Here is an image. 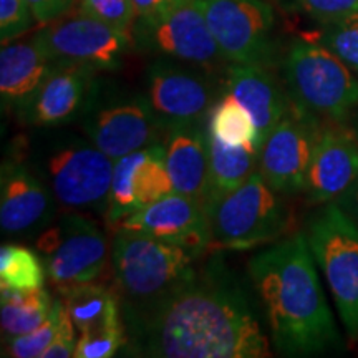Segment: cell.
<instances>
[{
  "label": "cell",
  "instance_id": "obj_1",
  "mask_svg": "<svg viewBox=\"0 0 358 358\" xmlns=\"http://www.w3.org/2000/svg\"><path fill=\"white\" fill-rule=\"evenodd\" d=\"M131 355L159 358H266L271 345L248 290L221 254L128 320Z\"/></svg>",
  "mask_w": 358,
  "mask_h": 358
},
{
  "label": "cell",
  "instance_id": "obj_2",
  "mask_svg": "<svg viewBox=\"0 0 358 358\" xmlns=\"http://www.w3.org/2000/svg\"><path fill=\"white\" fill-rule=\"evenodd\" d=\"M272 343L280 355L312 357L342 350L306 232L275 241L249 261Z\"/></svg>",
  "mask_w": 358,
  "mask_h": 358
},
{
  "label": "cell",
  "instance_id": "obj_3",
  "mask_svg": "<svg viewBox=\"0 0 358 358\" xmlns=\"http://www.w3.org/2000/svg\"><path fill=\"white\" fill-rule=\"evenodd\" d=\"M201 259L182 245L136 231L116 229L111 262L124 320L136 319L181 285Z\"/></svg>",
  "mask_w": 358,
  "mask_h": 358
},
{
  "label": "cell",
  "instance_id": "obj_4",
  "mask_svg": "<svg viewBox=\"0 0 358 358\" xmlns=\"http://www.w3.org/2000/svg\"><path fill=\"white\" fill-rule=\"evenodd\" d=\"M290 101L327 123H345L358 110V75L317 40H294L284 57Z\"/></svg>",
  "mask_w": 358,
  "mask_h": 358
},
{
  "label": "cell",
  "instance_id": "obj_5",
  "mask_svg": "<svg viewBox=\"0 0 358 358\" xmlns=\"http://www.w3.org/2000/svg\"><path fill=\"white\" fill-rule=\"evenodd\" d=\"M213 244L232 250L274 244L290 227V211L280 192L256 173L229 192L206 201Z\"/></svg>",
  "mask_w": 358,
  "mask_h": 358
},
{
  "label": "cell",
  "instance_id": "obj_6",
  "mask_svg": "<svg viewBox=\"0 0 358 358\" xmlns=\"http://www.w3.org/2000/svg\"><path fill=\"white\" fill-rule=\"evenodd\" d=\"M306 237L347 337L358 342V224L337 203H327L308 219Z\"/></svg>",
  "mask_w": 358,
  "mask_h": 358
},
{
  "label": "cell",
  "instance_id": "obj_7",
  "mask_svg": "<svg viewBox=\"0 0 358 358\" xmlns=\"http://www.w3.org/2000/svg\"><path fill=\"white\" fill-rule=\"evenodd\" d=\"M47 275L60 290L93 282L105 271L108 243L96 222L66 213L37 239Z\"/></svg>",
  "mask_w": 358,
  "mask_h": 358
},
{
  "label": "cell",
  "instance_id": "obj_8",
  "mask_svg": "<svg viewBox=\"0 0 358 358\" xmlns=\"http://www.w3.org/2000/svg\"><path fill=\"white\" fill-rule=\"evenodd\" d=\"M113 166L115 159L92 141L73 140L55 145L45 156V182L62 208L105 213Z\"/></svg>",
  "mask_w": 358,
  "mask_h": 358
},
{
  "label": "cell",
  "instance_id": "obj_9",
  "mask_svg": "<svg viewBox=\"0 0 358 358\" xmlns=\"http://www.w3.org/2000/svg\"><path fill=\"white\" fill-rule=\"evenodd\" d=\"M196 3L227 62L271 64L275 15L266 0H196Z\"/></svg>",
  "mask_w": 358,
  "mask_h": 358
},
{
  "label": "cell",
  "instance_id": "obj_10",
  "mask_svg": "<svg viewBox=\"0 0 358 358\" xmlns=\"http://www.w3.org/2000/svg\"><path fill=\"white\" fill-rule=\"evenodd\" d=\"M324 128L320 118L290 101L287 113L267 134L259 150V173L280 194L306 189L313 150Z\"/></svg>",
  "mask_w": 358,
  "mask_h": 358
},
{
  "label": "cell",
  "instance_id": "obj_11",
  "mask_svg": "<svg viewBox=\"0 0 358 358\" xmlns=\"http://www.w3.org/2000/svg\"><path fill=\"white\" fill-rule=\"evenodd\" d=\"M35 37L55 64L92 70L118 69L131 47V35L85 13L52 20Z\"/></svg>",
  "mask_w": 358,
  "mask_h": 358
},
{
  "label": "cell",
  "instance_id": "obj_12",
  "mask_svg": "<svg viewBox=\"0 0 358 358\" xmlns=\"http://www.w3.org/2000/svg\"><path fill=\"white\" fill-rule=\"evenodd\" d=\"M133 34L141 48L201 69H213L226 60L196 0L153 20H140Z\"/></svg>",
  "mask_w": 358,
  "mask_h": 358
},
{
  "label": "cell",
  "instance_id": "obj_13",
  "mask_svg": "<svg viewBox=\"0 0 358 358\" xmlns=\"http://www.w3.org/2000/svg\"><path fill=\"white\" fill-rule=\"evenodd\" d=\"M146 98L163 131L201 124L214 106V90L204 75L159 58L146 71Z\"/></svg>",
  "mask_w": 358,
  "mask_h": 358
},
{
  "label": "cell",
  "instance_id": "obj_14",
  "mask_svg": "<svg viewBox=\"0 0 358 358\" xmlns=\"http://www.w3.org/2000/svg\"><path fill=\"white\" fill-rule=\"evenodd\" d=\"M83 128L98 150L118 159L158 140V120L146 95H128L85 110Z\"/></svg>",
  "mask_w": 358,
  "mask_h": 358
},
{
  "label": "cell",
  "instance_id": "obj_15",
  "mask_svg": "<svg viewBox=\"0 0 358 358\" xmlns=\"http://www.w3.org/2000/svg\"><path fill=\"white\" fill-rule=\"evenodd\" d=\"M118 229L136 231L189 249L203 257L213 244L209 219L201 201L171 192L120 221Z\"/></svg>",
  "mask_w": 358,
  "mask_h": 358
},
{
  "label": "cell",
  "instance_id": "obj_16",
  "mask_svg": "<svg viewBox=\"0 0 358 358\" xmlns=\"http://www.w3.org/2000/svg\"><path fill=\"white\" fill-rule=\"evenodd\" d=\"M358 179V140L343 123L324 124L308 166L303 194L312 204L335 203Z\"/></svg>",
  "mask_w": 358,
  "mask_h": 358
},
{
  "label": "cell",
  "instance_id": "obj_17",
  "mask_svg": "<svg viewBox=\"0 0 358 358\" xmlns=\"http://www.w3.org/2000/svg\"><path fill=\"white\" fill-rule=\"evenodd\" d=\"M55 196L19 159H6L0 171V229L22 236L42 229L55 213Z\"/></svg>",
  "mask_w": 358,
  "mask_h": 358
},
{
  "label": "cell",
  "instance_id": "obj_18",
  "mask_svg": "<svg viewBox=\"0 0 358 358\" xmlns=\"http://www.w3.org/2000/svg\"><path fill=\"white\" fill-rule=\"evenodd\" d=\"M87 66L55 64L37 96L25 111V118L35 127H60L70 123L87 110L92 73Z\"/></svg>",
  "mask_w": 358,
  "mask_h": 358
},
{
  "label": "cell",
  "instance_id": "obj_19",
  "mask_svg": "<svg viewBox=\"0 0 358 358\" xmlns=\"http://www.w3.org/2000/svg\"><path fill=\"white\" fill-rule=\"evenodd\" d=\"M224 92L234 96L252 116L261 145L290 106L289 95H285L264 65L232 64L227 66Z\"/></svg>",
  "mask_w": 358,
  "mask_h": 358
},
{
  "label": "cell",
  "instance_id": "obj_20",
  "mask_svg": "<svg viewBox=\"0 0 358 358\" xmlns=\"http://www.w3.org/2000/svg\"><path fill=\"white\" fill-rule=\"evenodd\" d=\"M55 62L35 37L3 45L0 52V96L3 110L25 113L37 96Z\"/></svg>",
  "mask_w": 358,
  "mask_h": 358
},
{
  "label": "cell",
  "instance_id": "obj_21",
  "mask_svg": "<svg viewBox=\"0 0 358 358\" xmlns=\"http://www.w3.org/2000/svg\"><path fill=\"white\" fill-rule=\"evenodd\" d=\"M164 161L174 192L189 196L204 204L211 169L209 128L204 129L201 124H192L168 131Z\"/></svg>",
  "mask_w": 358,
  "mask_h": 358
},
{
  "label": "cell",
  "instance_id": "obj_22",
  "mask_svg": "<svg viewBox=\"0 0 358 358\" xmlns=\"http://www.w3.org/2000/svg\"><path fill=\"white\" fill-rule=\"evenodd\" d=\"M53 307L48 290L2 287L0 292V324L3 342L37 329L47 320Z\"/></svg>",
  "mask_w": 358,
  "mask_h": 358
},
{
  "label": "cell",
  "instance_id": "obj_23",
  "mask_svg": "<svg viewBox=\"0 0 358 358\" xmlns=\"http://www.w3.org/2000/svg\"><path fill=\"white\" fill-rule=\"evenodd\" d=\"M211 169L206 201L239 187L259 168V153L248 145H229L209 133ZM204 201V204H206Z\"/></svg>",
  "mask_w": 358,
  "mask_h": 358
},
{
  "label": "cell",
  "instance_id": "obj_24",
  "mask_svg": "<svg viewBox=\"0 0 358 358\" xmlns=\"http://www.w3.org/2000/svg\"><path fill=\"white\" fill-rule=\"evenodd\" d=\"M66 310L80 334L120 322L118 299L111 290L92 282L62 290Z\"/></svg>",
  "mask_w": 358,
  "mask_h": 358
},
{
  "label": "cell",
  "instance_id": "obj_25",
  "mask_svg": "<svg viewBox=\"0 0 358 358\" xmlns=\"http://www.w3.org/2000/svg\"><path fill=\"white\" fill-rule=\"evenodd\" d=\"M209 133L229 145H248L261 150V138L249 111L229 93L214 103L209 113Z\"/></svg>",
  "mask_w": 358,
  "mask_h": 358
},
{
  "label": "cell",
  "instance_id": "obj_26",
  "mask_svg": "<svg viewBox=\"0 0 358 358\" xmlns=\"http://www.w3.org/2000/svg\"><path fill=\"white\" fill-rule=\"evenodd\" d=\"M133 192L138 209L153 204L174 192V186L164 161V146L159 143L146 148L145 158L140 161L133 176Z\"/></svg>",
  "mask_w": 358,
  "mask_h": 358
},
{
  "label": "cell",
  "instance_id": "obj_27",
  "mask_svg": "<svg viewBox=\"0 0 358 358\" xmlns=\"http://www.w3.org/2000/svg\"><path fill=\"white\" fill-rule=\"evenodd\" d=\"M45 266L40 254L22 245L3 244L0 249L2 287L38 289L45 284Z\"/></svg>",
  "mask_w": 358,
  "mask_h": 358
},
{
  "label": "cell",
  "instance_id": "obj_28",
  "mask_svg": "<svg viewBox=\"0 0 358 358\" xmlns=\"http://www.w3.org/2000/svg\"><path fill=\"white\" fill-rule=\"evenodd\" d=\"M145 153L146 148L115 159L108 203L105 209V217L108 224H118L131 213L138 211V203L133 192V176L134 169L145 158Z\"/></svg>",
  "mask_w": 358,
  "mask_h": 358
},
{
  "label": "cell",
  "instance_id": "obj_29",
  "mask_svg": "<svg viewBox=\"0 0 358 358\" xmlns=\"http://www.w3.org/2000/svg\"><path fill=\"white\" fill-rule=\"evenodd\" d=\"M315 40L332 50L345 62L353 73L358 75V15L348 19L319 24Z\"/></svg>",
  "mask_w": 358,
  "mask_h": 358
},
{
  "label": "cell",
  "instance_id": "obj_30",
  "mask_svg": "<svg viewBox=\"0 0 358 358\" xmlns=\"http://www.w3.org/2000/svg\"><path fill=\"white\" fill-rule=\"evenodd\" d=\"M65 308V302L55 299L52 310L42 325L32 332L7 340V355L13 358H42L45 350L55 338Z\"/></svg>",
  "mask_w": 358,
  "mask_h": 358
},
{
  "label": "cell",
  "instance_id": "obj_31",
  "mask_svg": "<svg viewBox=\"0 0 358 358\" xmlns=\"http://www.w3.org/2000/svg\"><path fill=\"white\" fill-rule=\"evenodd\" d=\"M122 320L82 332L78 337L75 357L77 358H110L124 345Z\"/></svg>",
  "mask_w": 358,
  "mask_h": 358
},
{
  "label": "cell",
  "instance_id": "obj_32",
  "mask_svg": "<svg viewBox=\"0 0 358 358\" xmlns=\"http://www.w3.org/2000/svg\"><path fill=\"white\" fill-rule=\"evenodd\" d=\"M78 12L131 35L136 10L131 0H78Z\"/></svg>",
  "mask_w": 358,
  "mask_h": 358
},
{
  "label": "cell",
  "instance_id": "obj_33",
  "mask_svg": "<svg viewBox=\"0 0 358 358\" xmlns=\"http://www.w3.org/2000/svg\"><path fill=\"white\" fill-rule=\"evenodd\" d=\"M292 6L315 20L330 24L358 15V0H290Z\"/></svg>",
  "mask_w": 358,
  "mask_h": 358
},
{
  "label": "cell",
  "instance_id": "obj_34",
  "mask_svg": "<svg viewBox=\"0 0 358 358\" xmlns=\"http://www.w3.org/2000/svg\"><path fill=\"white\" fill-rule=\"evenodd\" d=\"M35 17L27 0H0V40L7 45L25 34Z\"/></svg>",
  "mask_w": 358,
  "mask_h": 358
},
{
  "label": "cell",
  "instance_id": "obj_35",
  "mask_svg": "<svg viewBox=\"0 0 358 358\" xmlns=\"http://www.w3.org/2000/svg\"><path fill=\"white\" fill-rule=\"evenodd\" d=\"M77 327L71 322L69 310L65 308L64 315H62L60 325H58L57 335L50 343V347L45 350L42 358H69L75 357V348H77V335H75Z\"/></svg>",
  "mask_w": 358,
  "mask_h": 358
},
{
  "label": "cell",
  "instance_id": "obj_36",
  "mask_svg": "<svg viewBox=\"0 0 358 358\" xmlns=\"http://www.w3.org/2000/svg\"><path fill=\"white\" fill-rule=\"evenodd\" d=\"M27 2L32 8L35 20L40 24H50L69 10L73 0H27Z\"/></svg>",
  "mask_w": 358,
  "mask_h": 358
},
{
  "label": "cell",
  "instance_id": "obj_37",
  "mask_svg": "<svg viewBox=\"0 0 358 358\" xmlns=\"http://www.w3.org/2000/svg\"><path fill=\"white\" fill-rule=\"evenodd\" d=\"M138 20H153L171 12L187 0H131Z\"/></svg>",
  "mask_w": 358,
  "mask_h": 358
},
{
  "label": "cell",
  "instance_id": "obj_38",
  "mask_svg": "<svg viewBox=\"0 0 358 358\" xmlns=\"http://www.w3.org/2000/svg\"><path fill=\"white\" fill-rule=\"evenodd\" d=\"M335 203H337L340 208L358 224V179L355 181V185H353L338 201H335Z\"/></svg>",
  "mask_w": 358,
  "mask_h": 358
},
{
  "label": "cell",
  "instance_id": "obj_39",
  "mask_svg": "<svg viewBox=\"0 0 358 358\" xmlns=\"http://www.w3.org/2000/svg\"><path fill=\"white\" fill-rule=\"evenodd\" d=\"M353 131H355V136H357V140H358V116H357V120H355V128H353Z\"/></svg>",
  "mask_w": 358,
  "mask_h": 358
}]
</instances>
